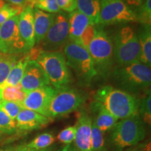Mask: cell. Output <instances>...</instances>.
<instances>
[{
  "label": "cell",
  "mask_w": 151,
  "mask_h": 151,
  "mask_svg": "<svg viewBox=\"0 0 151 151\" xmlns=\"http://www.w3.org/2000/svg\"><path fill=\"white\" fill-rule=\"evenodd\" d=\"M141 101L134 94L105 86L98 90L94 96V105L106 109L118 120L139 113Z\"/></svg>",
  "instance_id": "1"
},
{
  "label": "cell",
  "mask_w": 151,
  "mask_h": 151,
  "mask_svg": "<svg viewBox=\"0 0 151 151\" xmlns=\"http://www.w3.org/2000/svg\"><path fill=\"white\" fill-rule=\"evenodd\" d=\"M112 75L117 86L128 93L133 94L150 90V67L140 62L118 66L113 70Z\"/></svg>",
  "instance_id": "2"
},
{
  "label": "cell",
  "mask_w": 151,
  "mask_h": 151,
  "mask_svg": "<svg viewBox=\"0 0 151 151\" xmlns=\"http://www.w3.org/2000/svg\"><path fill=\"white\" fill-rule=\"evenodd\" d=\"M146 135L144 122L137 113L118 121L111 132V144L116 150L121 151L137 145Z\"/></svg>",
  "instance_id": "3"
},
{
  "label": "cell",
  "mask_w": 151,
  "mask_h": 151,
  "mask_svg": "<svg viewBox=\"0 0 151 151\" xmlns=\"http://www.w3.org/2000/svg\"><path fill=\"white\" fill-rule=\"evenodd\" d=\"M114 60L118 66L140 62V46L137 33L129 26L119 29L111 39Z\"/></svg>",
  "instance_id": "4"
},
{
  "label": "cell",
  "mask_w": 151,
  "mask_h": 151,
  "mask_svg": "<svg viewBox=\"0 0 151 151\" xmlns=\"http://www.w3.org/2000/svg\"><path fill=\"white\" fill-rule=\"evenodd\" d=\"M88 50L93 61L97 76L106 78L112 70L115 60L112 41L101 27L96 25L95 35Z\"/></svg>",
  "instance_id": "5"
},
{
  "label": "cell",
  "mask_w": 151,
  "mask_h": 151,
  "mask_svg": "<svg viewBox=\"0 0 151 151\" xmlns=\"http://www.w3.org/2000/svg\"><path fill=\"white\" fill-rule=\"evenodd\" d=\"M64 55L68 67L74 71L81 84L88 86L97 76L89 52L80 44L69 41L65 46Z\"/></svg>",
  "instance_id": "6"
},
{
  "label": "cell",
  "mask_w": 151,
  "mask_h": 151,
  "mask_svg": "<svg viewBox=\"0 0 151 151\" xmlns=\"http://www.w3.org/2000/svg\"><path fill=\"white\" fill-rule=\"evenodd\" d=\"M41 66L55 89L67 88L71 82V74L63 52L41 51L35 60Z\"/></svg>",
  "instance_id": "7"
},
{
  "label": "cell",
  "mask_w": 151,
  "mask_h": 151,
  "mask_svg": "<svg viewBox=\"0 0 151 151\" xmlns=\"http://www.w3.org/2000/svg\"><path fill=\"white\" fill-rule=\"evenodd\" d=\"M86 96L69 87L57 89L48 106V116L53 118L67 116L77 110L86 101Z\"/></svg>",
  "instance_id": "8"
},
{
  "label": "cell",
  "mask_w": 151,
  "mask_h": 151,
  "mask_svg": "<svg viewBox=\"0 0 151 151\" xmlns=\"http://www.w3.org/2000/svg\"><path fill=\"white\" fill-rule=\"evenodd\" d=\"M137 22L135 13L123 0H101L97 25H111Z\"/></svg>",
  "instance_id": "9"
},
{
  "label": "cell",
  "mask_w": 151,
  "mask_h": 151,
  "mask_svg": "<svg viewBox=\"0 0 151 151\" xmlns=\"http://www.w3.org/2000/svg\"><path fill=\"white\" fill-rule=\"evenodd\" d=\"M18 22V16H16L0 26V51L4 55L16 56L30 50L21 37Z\"/></svg>",
  "instance_id": "10"
},
{
  "label": "cell",
  "mask_w": 151,
  "mask_h": 151,
  "mask_svg": "<svg viewBox=\"0 0 151 151\" xmlns=\"http://www.w3.org/2000/svg\"><path fill=\"white\" fill-rule=\"evenodd\" d=\"M69 41V17L65 12L56 14L55 20L42 41L43 51H57Z\"/></svg>",
  "instance_id": "11"
},
{
  "label": "cell",
  "mask_w": 151,
  "mask_h": 151,
  "mask_svg": "<svg viewBox=\"0 0 151 151\" xmlns=\"http://www.w3.org/2000/svg\"><path fill=\"white\" fill-rule=\"evenodd\" d=\"M56 90L49 85L28 92L23 101L20 104L23 109L34 111L49 118L48 106Z\"/></svg>",
  "instance_id": "12"
},
{
  "label": "cell",
  "mask_w": 151,
  "mask_h": 151,
  "mask_svg": "<svg viewBox=\"0 0 151 151\" xmlns=\"http://www.w3.org/2000/svg\"><path fill=\"white\" fill-rule=\"evenodd\" d=\"M20 85L24 92H28L50 84L46 73L41 66L35 60H29Z\"/></svg>",
  "instance_id": "13"
},
{
  "label": "cell",
  "mask_w": 151,
  "mask_h": 151,
  "mask_svg": "<svg viewBox=\"0 0 151 151\" xmlns=\"http://www.w3.org/2000/svg\"><path fill=\"white\" fill-rule=\"evenodd\" d=\"M17 129L24 132L39 129L50 122L52 119L29 109H22L16 118Z\"/></svg>",
  "instance_id": "14"
},
{
  "label": "cell",
  "mask_w": 151,
  "mask_h": 151,
  "mask_svg": "<svg viewBox=\"0 0 151 151\" xmlns=\"http://www.w3.org/2000/svg\"><path fill=\"white\" fill-rule=\"evenodd\" d=\"M92 119L88 113L83 112L78 116L76 124V133L73 141L76 151H91L90 139Z\"/></svg>",
  "instance_id": "15"
},
{
  "label": "cell",
  "mask_w": 151,
  "mask_h": 151,
  "mask_svg": "<svg viewBox=\"0 0 151 151\" xmlns=\"http://www.w3.org/2000/svg\"><path fill=\"white\" fill-rule=\"evenodd\" d=\"M34 6L27 4L18 16V26L21 37L30 50L35 45L34 28Z\"/></svg>",
  "instance_id": "16"
},
{
  "label": "cell",
  "mask_w": 151,
  "mask_h": 151,
  "mask_svg": "<svg viewBox=\"0 0 151 151\" xmlns=\"http://www.w3.org/2000/svg\"><path fill=\"white\" fill-rule=\"evenodd\" d=\"M34 28L35 44L40 43L46 37L53 23L55 14L44 12L34 7Z\"/></svg>",
  "instance_id": "17"
},
{
  "label": "cell",
  "mask_w": 151,
  "mask_h": 151,
  "mask_svg": "<svg viewBox=\"0 0 151 151\" xmlns=\"http://www.w3.org/2000/svg\"><path fill=\"white\" fill-rule=\"evenodd\" d=\"M69 17V41L79 44L80 37L87 26L92 24L86 15L76 10L68 15Z\"/></svg>",
  "instance_id": "18"
},
{
  "label": "cell",
  "mask_w": 151,
  "mask_h": 151,
  "mask_svg": "<svg viewBox=\"0 0 151 151\" xmlns=\"http://www.w3.org/2000/svg\"><path fill=\"white\" fill-rule=\"evenodd\" d=\"M137 33L140 46V62L151 66V29L150 25H142Z\"/></svg>",
  "instance_id": "19"
},
{
  "label": "cell",
  "mask_w": 151,
  "mask_h": 151,
  "mask_svg": "<svg viewBox=\"0 0 151 151\" xmlns=\"http://www.w3.org/2000/svg\"><path fill=\"white\" fill-rule=\"evenodd\" d=\"M30 60L29 52L24 54L20 60H17L14 67L11 69L8 76L4 83L0 87L4 86H16L20 84L23 76L24 69L28 62Z\"/></svg>",
  "instance_id": "20"
},
{
  "label": "cell",
  "mask_w": 151,
  "mask_h": 151,
  "mask_svg": "<svg viewBox=\"0 0 151 151\" xmlns=\"http://www.w3.org/2000/svg\"><path fill=\"white\" fill-rule=\"evenodd\" d=\"M76 1L77 10L86 15L92 24L97 25L101 0H76Z\"/></svg>",
  "instance_id": "21"
},
{
  "label": "cell",
  "mask_w": 151,
  "mask_h": 151,
  "mask_svg": "<svg viewBox=\"0 0 151 151\" xmlns=\"http://www.w3.org/2000/svg\"><path fill=\"white\" fill-rule=\"evenodd\" d=\"M94 106L95 110L98 111L97 117H96V118L93 119L97 127L103 133L105 132L112 130L118 122V119L103 107L96 105H94Z\"/></svg>",
  "instance_id": "22"
},
{
  "label": "cell",
  "mask_w": 151,
  "mask_h": 151,
  "mask_svg": "<svg viewBox=\"0 0 151 151\" xmlns=\"http://www.w3.org/2000/svg\"><path fill=\"white\" fill-rule=\"evenodd\" d=\"M55 141L54 136L50 133H43L37 136L32 141L24 146L17 147L18 151L40 150L48 148Z\"/></svg>",
  "instance_id": "23"
},
{
  "label": "cell",
  "mask_w": 151,
  "mask_h": 151,
  "mask_svg": "<svg viewBox=\"0 0 151 151\" xmlns=\"http://www.w3.org/2000/svg\"><path fill=\"white\" fill-rule=\"evenodd\" d=\"M91 151H106L103 132L100 130L92 119L90 139Z\"/></svg>",
  "instance_id": "24"
},
{
  "label": "cell",
  "mask_w": 151,
  "mask_h": 151,
  "mask_svg": "<svg viewBox=\"0 0 151 151\" xmlns=\"http://www.w3.org/2000/svg\"><path fill=\"white\" fill-rule=\"evenodd\" d=\"M16 62L17 58L15 55H4L0 58V86L6 79L11 69Z\"/></svg>",
  "instance_id": "25"
},
{
  "label": "cell",
  "mask_w": 151,
  "mask_h": 151,
  "mask_svg": "<svg viewBox=\"0 0 151 151\" xmlns=\"http://www.w3.org/2000/svg\"><path fill=\"white\" fill-rule=\"evenodd\" d=\"M137 22L142 25L151 24V0H145L144 2L134 11Z\"/></svg>",
  "instance_id": "26"
},
{
  "label": "cell",
  "mask_w": 151,
  "mask_h": 151,
  "mask_svg": "<svg viewBox=\"0 0 151 151\" xmlns=\"http://www.w3.org/2000/svg\"><path fill=\"white\" fill-rule=\"evenodd\" d=\"M17 130L16 120L2 111H0V132L6 134H12Z\"/></svg>",
  "instance_id": "27"
},
{
  "label": "cell",
  "mask_w": 151,
  "mask_h": 151,
  "mask_svg": "<svg viewBox=\"0 0 151 151\" xmlns=\"http://www.w3.org/2000/svg\"><path fill=\"white\" fill-rule=\"evenodd\" d=\"M23 9L20 6L6 4L4 6L0 9V26L10 18L20 14Z\"/></svg>",
  "instance_id": "28"
},
{
  "label": "cell",
  "mask_w": 151,
  "mask_h": 151,
  "mask_svg": "<svg viewBox=\"0 0 151 151\" xmlns=\"http://www.w3.org/2000/svg\"><path fill=\"white\" fill-rule=\"evenodd\" d=\"M139 115L143 122L150 125L151 122V94L150 90L143 98L139 109Z\"/></svg>",
  "instance_id": "29"
},
{
  "label": "cell",
  "mask_w": 151,
  "mask_h": 151,
  "mask_svg": "<svg viewBox=\"0 0 151 151\" xmlns=\"http://www.w3.org/2000/svg\"><path fill=\"white\" fill-rule=\"evenodd\" d=\"M33 6L49 14H56L62 12L57 4L56 0H35Z\"/></svg>",
  "instance_id": "30"
},
{
  "label": "cell",
  "mask_w": 151,
  "mask_h": 151,
  "mask_svg": "<svg viewBox=\"0 0 151 151\" xmlns=\"http://www.w3.org/2000/svg\"><path fill=\"white\" fill-rule=\"evenodd\" d=\"M23 109L19 103L14 101H3L0 102V111L6 113L11 118L16 120L20 111Z\"/></svg>",
  "instance_id": "31"
},
{
  "label": "cell",
  "mask_w": 151,
  "mask_h": 151,
  "mask_svg": "<svg viewBox=\"0 0 151 151\" xmlns=\"http://www.w3.org/2000/svg\"><path fill=\"white\" fill-rule=\"evenodd\" d=\"M96 25H94L93 24H88L81 36L80 40H79V44L86 48V50H88L90 43H91L92 39H94Z\"/></svg>",
  "instance_id": "32"
},
{
  "label": "cell",
  "mask_w": 151,
  "mask_h": 151,
  "mask_svg": "<svg viewBox=\"0 0 151 151\" xmlns=\"http://www.w3.org/2000/svg\"><path fill=\"white\" fill-rule=\"evenodd\" d=\"M76 133V125L69 126L60 132L58 136V139L65 144H70L74 141Z\"/></svg>",
  "instance_id": "33"
},
{
  "label": "cell",
  "mask_w": 151,
  "mask_h": 151,
  "mask_svg": "<svg viewBox=\"0 0 151 151\" xmlns=\"http://www.w3.org/2000/svg\"><path fill=\"white\" fill-rule=\"evenodd\" d=\"M56 2L60 10L69 14L77 9L76 0H56Z\"/></svg>",
  "instance_id": "34"
},
{
  "label": "cell",
  "mask_w": 151,
  "mask_h": 151,
  "mask_svg": "<svg viewBox=\"0 0 151 151\" xmlns=\"http://www.w3.org/2000/svg\"><path fill=\"white\" fill-rule=\"evenodd\" d=\"M123 1L134 12L144 2L145 0H123Z\"/></svg>",
  "instance_id": "35"
},
{
  "label": "cell",
  "mask_w": 151,
  "mask_h": 151,
  "mask_svg": "<svg viewBox=\"0 0 151 151\" xmlns=\"http://www.w3.org/2000/svg\"><path fill=\"white\" fill-rule=\"evenodd\" d=\"M129 151H151L150 143L148 142L141 144Z\"/></svg>",
  "instance_id": "36"
},
{
  "label": "cell",
  "mask_w": 151,
  "mask_h": 151,
  "mask_svg": "<svg viewBox=\"0 0 151 151\" xmlns=\"http://www.w3.org/2000/svg\"><path fill=\"white\" fill-rule=\"evenodd\" d=\"M5 1H7L8 4L20 6L23 7V8L27 4H29L28 0H5Z\"/></svg>",
  "instance_id": "37"
},
{
  "label": "cell",
  "mask_w": 151,
  "mask_h": 151,
  "mask_svg": "<svg viewBox=\"0 0 151 151\" xmlns=\"http://www.w3.org/2000/svg\"><path fill=\"white\" fill-rule=\"evenodd\" d=\"M58 151H76V150L73 144L70 143V144H66L65 146H62Z\"/></svg>",
  "instance_id": "38"
},
{
  "label": "cell",
  "mask_w": 151,
  "mask_h": 151,
  "mask_svg": "<svg viewBox=\"0 0 151 151\" xmlns=\"http://www.w3.org/2000/svg\"><path fill=\"white\" fill-rule=\"evenodd\" d=\"M0 151H18V148H17V147H16V148H12V147H11V148L0 149Z\"/></svg>",
  "instance_id": "39"
},
{
  "label": "cell",
  "mask_w": 151,
  "mask_h": 151,
  "mask_svg": "<svg viewBox=\"0 0 151 151\" xmlns=\"http://www.w3.org/2000/svg\"><path fill=\"white\" fill-rule=\"evenodd\" d=\"M6 4L5 0H0V9H1Z\"/></svg>",
  "instance_id": "40"
},
{
  "label": "cell",
  "mask_w": 151,
  "mask_h": 151,
  "mask_svg": "<svg viewBox=\"0 0 151 151\" xmlns=\"http://www.w3.org/2000/svg\"><path fill=\"white\" fill-rule=\"evenodd\" d=\"M35 1V0H28V2H29V4H32L33 6Z\"/></svg>",
  "instance_id": "41"
},
{
  "label": "cell",
  "mask_w": 151,
  "mask_h": 151,
  "mask_svg": "<svg viewBox=\"0 0 151 151\" xmlns=\"http://www.w3.org/2000/svg\"><path fill=\"white\" fill-rule=\"evenodd\" d=\"M3 55H4V54L1 53V51H0V58H1V57H2Z\"/></svg>",
  "instance_id": "42"
}]
</instances>
